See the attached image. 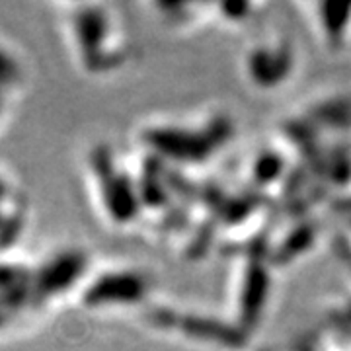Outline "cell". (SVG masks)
<instances>
[{"label": "cell", "mask_w": 351, "mask_h": 351, "mask_svg": "<svg viewBox=\"0 0 351 351\" xmlns=\"http://www.w3.org/2000/svg\"><path fill=\"white\" fill-rule=\"evenodd\" d=\"M66 39L78 64L92 73H112L108 59L101 51V41L113 49L127 53V36L123 22L115 14L104 12V8H82V12L66 14Z\"/></svg>", "instance_id": "1"}, {"label": "cell", "mask_w": 351, "mask_h": 351, "mask_svg": "<svg viewBox=\"0 0 351 351\" xmlns=\"http://www.w3.org/2000/svg\"><path fill=\"white\" fill-rule=\"evenodd\" d=\"M297 49L287 38L271 36L248 45L242 55V75L258 90H276L295 75Z\"/></svg>", "instance_id": "2"}]
</instances>
